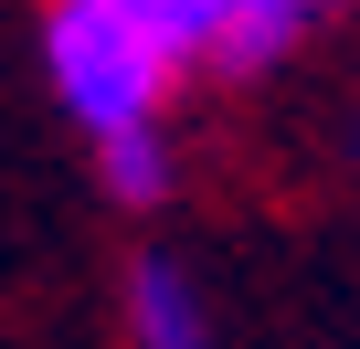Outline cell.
Instances as JSON below:
<instances>
[{
	"label": "cell",
	"mask_w": 360,
	"mask_h": 349,
	"mask_svg": "<svg viewBox=\"0 0 360 349\" xmlns=\"http://www.w3.org/2000/svg\"><path fill=\"white\" fill-rule=\"evenodd\" d=\"M43 74L96 148L148 138L169 117V85H180V64L159 53V32L127 0H43Z\"/></svg>",
	"instance_id": "obj_1"
},
{
	"label": "cell",
	"mask_w": 360,
	"mask_h": 349,
	"mask_svg": "<svg viewBox=\"0 0 360 349\" xmlns=\"http://www.w3.org/2000/svg\"><path fill=\"white\" fill-rule=\"evenodd\" d=\"M117 317H127V349H212V296L180 254H127L117 275Z\"/></svg>",
	"instance_id": "obj_2"
},
{
	"label": "cell",
	"mask_w": 360,
	"mask_h": 349,
	"mask_svg": "<svg viewBox=\"0 0 360 349\" xmlns=\"http://www.w3.org/2000/svg\"><path fill=\"white\" fill-rule=\"evenodd\" d=\"M328 0H223V43H212V74H276L307 32H318Z\"/></svg>",
	"instance_id": "obj_3"
},
{
	"label": "cell",
	"mask_w": 360,
	"mask_h": 349,
	"mask_svg": "<svg viewBox=\"0 0 360 349\" xmlns=\"http://www.w3.org/2000/svg\"><path fill=\"white\" fill-rule=\"evenodd\" d=\"M96 180H106V202H127V212H159V202H169V127L96 148Z\"/></svg>",
	"instance_id": "obj_4"
},
{
	"label": "cell",
	"mask_w": 360,
	"mask_h": 349,
	"mask_svg": "<svg viewBox=\"0 0 360 349\" xmlns=\"http://www.w3.org/2000/svg\"><path fill=\"white\" fill-rule=\"evenodd\" d=\"M127 11L159 32V53L191 74V64H212V43H223V0H127Z\"/></svg>",
	"instance_id": "obj_5"
}]
</instances>
